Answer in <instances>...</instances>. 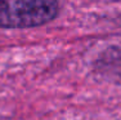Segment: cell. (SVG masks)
Masks as SVG:
<instances>
[{"instance_id": "obj_1", "label": "cell", "mask_w": 121, "mask_h": 120, "mask_svg": "<svg viewBox=\"0 0 121 120\" xmlns=\"http://www.w3.org/2000/svg\"><path fill=\"white\" fill-rule=\"evenodd\" d=\"M57 0H0V28H30L53 21Z\"/></svg>"}]
</instances>
